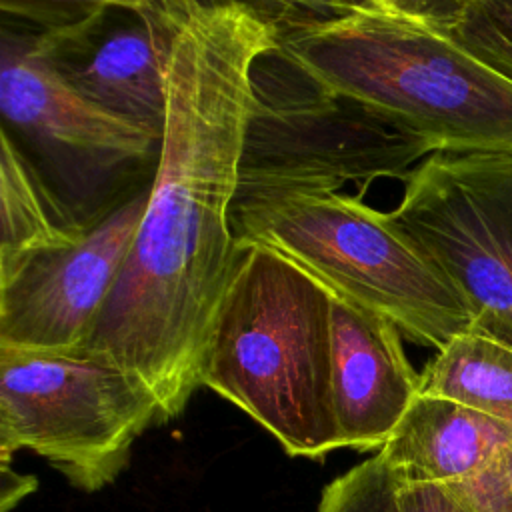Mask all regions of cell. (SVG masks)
<instances>
[{
  "label": "cell",
  "instance_id": "cell-21",
  "mask_svg": "<svg viewBox=\"0 0 512 512\" xmlns=\"http://www.w3.org/2000/svg\"><path fill=\"white\" fill-rule=\"evenodd\" d=\"M400 512H468L446 484L398 486Z\"/></svg>",
  "mask_w": 512,
  "mask_h": 512
},
{
  "label": "cell",
  "instance_id": "cell-6",
  "mask_svg": "<svg viewBox=\"0 0 512 512\" xmlns=\"http://www.w3.org/2000/svg\"><path fill=\"white\" fill-rule=\"evenodd\" d=\"M164 422L154 392L106 358L0 348V454L32 450L82 492L112 484Z\"/></svg>",
  "mask_w": 512,
  "mask_h": 512
},
{
  "label": "cell",
  "instance_id": "cell-3",
  "mask_svg": "<svg viewBox=\"0 0 512 512\" xmlns=\"http://www.w3.org/2000/svg\"><path fill=\"white\" fill-rule=\"evenodd\" d=\"M204 386L238 406L288 456L342 448L332 408L330 292L284 256L240 246Z\"/></svg>",
  "mask_w": 512,
  "mask_h": 512
},
{
  "label": "cell",
  "instance_id": "cell-23",
  "mask_svg": "<svg viewBox=\"0 0 512 512\" xmlns=\"http://www.w3.org/2000/svg\"><path fill=\"white\" fill-rule=\"evenodd\" d=\"M508 460H510V468H512V444H510V448H508Z\"/></svg>",
  "mask_w": 512,
  "mask_h": 512
},
{
  "label": "cell",
  "instance_id": "cell-20",
  "mask_svg": "<svg viewBox=\"0 0 512 512\" xmlns=\"http://www.w3.org/2000/svg\"><path fill=\"white\" fill-rule=\"evenodd\" d=\"M354 10L392 12L450 30L462 16L468 0H346Z\"/></svg>",
  "mask_w": 512,
  "mask_h": 512
},
{
  "label": "cell",
  "instance_id": "cell-1",
  "mask_svg": "<svg viewBox=\"0 0 512 512\" xmlns=\"http://www.w3.org/2000/svg\"><path fill=\"white\" fill-rule=\"evenodd\" d=\"M166 34V120L146 208L86 340L72 352L138 376L164 418L204 386L242 248L232 230L256 62L280 32L228 0H156Z\"/></svg>",
  "mask_w": 512,
  "mask_h": 512
},
{
  "label": "cell",
  "instance_id": "cell-18",
  "mask_svg": "<svg viewBox=\"0 0 512 512\" xmlns=\"http://www.w3.org/2000/svg\"><path fill=\"white\" fill-rule=\"evenodd\" d=\"M508 448L480 472L446 484L468 512H512V468Z\"/></svg>",
  "mask_w": 512,
  "mask_h": 512
},
{
  "label": "cell",
  "instance_id": "cell-22",
  "mask_svg": "<svg viewBox=\"0 0 512 512\" xmlns=\"http://www.w3.org/2000/svg\"><path fill=\"white\" fill-rule=\"evenodd\" d=\"M12 454H0L2 460V488H0V512H10L24 496L36 490V476L18 474L10 468Z\"/></svg>",
  "mask_w": 512,
  "mask_h": 512
},
{
  "label": "cell",
  "instance_id": "cell-17",
  "mask_svg": "<svg viewBox=\"0 0 512 512\" xmlns=\"http://www.w3.org/2000/svg\"><path fill=\"white\" fill-rule=\"evenodd\" d=\"M318 512H400L398 482L376 452L324 486Z\"/></svg>",
  "mask_w": 512,
  "mask_h": 512
},
{
  "label": "cell",
  "instance_id": "cell-10",
  "mask_svg": "<svg viewBox=\"0 0 512 512\" xmlns=\"http://www.w3.org/2000/svg\"><path fill=\"white\" fill-rule=\"evenodd\" d=\"M332 408L340 446L380 450L420 394L402 332L384 316L330 292Z\"/></svg>",
  "mask_w": 512,
  "mask_h": 512
},
{
  "label": "cell",
  "instance_id": "cell-7",
  "mask_svg": "<svg viewBox=\"0 0 512 512\" xmlns=\"http://www.w3.org/2000/svg\"><path fill=\"white\" fill-rule=\"evenodd\" d=\"M390 216L444 270L472 330L512 348V152H434Z\"/></svg>",
  "mask_w": 512,
  "mask_h": 512
},
{
  "label": "cell",
  "instance_id": "cell-15",
  "mask_svg": "<svg viewBox=\"0 0 512 512\" xmlns=\"http://www.w3.org/2000/svg\"><path fill=\"white\" fill-rule=\"evenodd\" d=\"M152 4L154 0H0V10L42 38H66L92 28L110 14H142Z\"/></svg>",
  "mask_w": 512,
  "mask_h": 512
},
{
  "label": "cell",
  "instance_id": "cell-5",
  "mask_svg": "<svg viewBox=\"0 0 512 512\" xmlns=\"http://www.w3.org/2000/svg\"><path fill=\"white\" fill-rule=\"evenodd\" d=\"M434 148L376 108L336 94L278 48L252 72L234 206L300 192L404 180Z\"/></svg>",
  "mask_w": 512,
  "mask_h": 512
},
{
  "label": "cell",
  "instance_id": "cell-14",
  "mask_svg": "<svg viewBox=\"0 0 512 512\" xmlns=\"http://www.w3.org/2000/svg\"><path fill=\"white\" fill-rule=\"evenodd\" d=\"M420 392L512 426V348L476 330L458 334L426 364Z\"/></svg>",
  "mask_w": 512,
  "mask_h": 512
},
{
  "label": "cell",
  "instance_id": "cell-12",
  "mask_svg": "<svg viewBox=\"0 0 512 512\" xmlns=\"http://www.w3.org/2000/svg\"><path fill=\"white\" fill-rule=\"evenodd\" d=\"M510 444L512 426L420 392L378 454L398 486L452 484L486 468Z\"/></svg>",
  "mask_w": 512,
  "mask_h": 512
},
{
  "label": "cell",
  "instance_id": "cell-8",
  "mask_svg": "<svg viewBox=\"0 0 512 512\" xmlns=\"http://www.w3.org/2000/svg\"><path fill=\"white\" fill-rule=\"evenodd\" d=\"M148 182L118 192L80 236L0 282V348L72 352L92 330L138 232Z\"/></svg>",
  "mask_w": 512,
  "mask_h": 512
},
{
  "label": "cell",
  "instance_id": "cell-4",
  "mask_svg": "<svg viewBox=\"0 0 512 512\" xmlns=\"http://www.w3.org/2000/svg\"><path fill=\"white\" fill-rule=\"evenodd\" d=\"M238 246L272 250L328 292L388 318L404 338L444 348L472 330L468 302L390 212L362 196L300 192L232 206Z\"/></svg>",
  "mask_w": 512,
  "mask_h": 512
},
{
  "label": "cell",
  "instance_id": "cell-19",
  "mask_svg": "<svg viewBox=\"0 0 512 512\" xmlns=\"http://www.w3.org/2000/svg\"><path fill=\"white\" fill-rule=\"evenodd\" d=\"M250 6L264 20L274 24L280 34L314 22H324L354 8L346 0H228Z\"/></svg>",
  "mask_w": 512,
  "mask_h": 512
},
{
  "label": "cell",
  "instance_id": "cell-16",
  "mask_svg": "<svg viewBox=\"0 0 512 512\" xmlns=\"http://www.w3.org/2000/svg\"><path fill=\"white\" fill-rule=\"evenodd\" d=\"M448 34L512 82V0H468Z\"/></svg>",
  "mask_w": 512,
  "mask_h": 512
},
{
  "label": "cell",
  "instance_id": "cell-9",
  "mask_svg": "<svg viewBox=\"0 0 512 512\" xmlns=\"http://www.w3.org/2000/svg\"><path fill=\"white\" fill-rule=\"evenodd\" d=\"M4 128L88 172H108L158 152V140L80 94L50 62L34 32L2 34Z\"/></svg>",
  "mask_w": 512,
  "mask_h": 512
},
{
  "label": "cell",
  "instance_id": "cell-13",
  "mask_svg": "<svg viewBox=\"0 0 512 512\" xmlns=\"http://www.w3.org/2000/svg\"><path fill=\"white\" fill-rule=\"evenodd\" d=\"M86 218H76L68 210L20 150L8 128H2L0 282L12 278L30 260L72 244L80 236Z\"/></svg>",
  "mask_w": 512,
  "mask_h": 512
},
{
  "label": "cell",
  "instance_id": "cell-2",
  "mask_svg": "<svg viewBox=\"0 0 512 512\" xmlns=\"http://www.w3.org/2000/svg\"><path fill=\"white\" fill-rule=\"evenodd\" d=\"M278 52L320 86L390 116L434 152H512V82L432 24L352 10L280 34Z\"/></svg>",
  "mask_w": 512,
  "mask_h": 512
},
{
  "label": "cell",
  "instance_id": "cell-11",
  "mask_svg": "<svg viewBox=\"0 0 512 512\" xmlns=\"http://www.w3.org/2000/svg\"><path fill=\"white\" fill-rule=\"evenodd\" d=\"M116 14L74 36L36 38L80 94L160 142L166 120V34L156 0L120 24H114Z\"/></svg>",
  "mask_w": 512,
  "mask_h": 512
}]
</instances>
